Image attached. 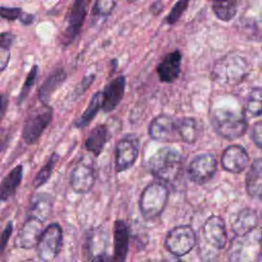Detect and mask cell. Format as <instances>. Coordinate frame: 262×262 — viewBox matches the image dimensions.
I'll return each mask as SVG.
<instances>
[{
    "instance_id": "6da1fadb",
    "label": "cell",
    "mask_w": 262,
    "mask_h": 262,
    "mask_svg": "<svg viewBox=\"0 0 262 262\" xmlns=\"http://www.w3.org/2000/svg\"><path fill=\"white\" fill-rule=\"evenodd\" d=\"M182 158L178 149L164 146L158 149L148 160L147 168L158 179L165 182L174 181L180 174Z\"/></svg>"
},
{
    "instance_id": "7a4b0ae2",
    "label": "cell",
    "mask_w": 262,
    "mask_h": 262,
    "mask_svg": "<svg viewBox=\"0 0 262 262\" xmlns=\"http://www.w3.org/2000/svg\"><path fill=\"white\" fill-rule=\"evenodd\" d=\"M250 70V63L245 57L229 54L216 62L213 77L222 85H236L249 75Z\"/></svg>"
},
{
    "instance_id": "3957f363",
    "label": "cell",
    "mask_w": 262,
    "mask_h": 262,
    "mask_svg": "<svg viewBox=\"0 0 262 262\" xmlns=\"http://www.w3.org/2000/svg\"><path fill=\"white\" fill-rule=\"evenodd\" d=\"M211 122L214 130L223 138L232 140L245 134L248 123L242 113L227 108H218L212 113Z\"/></svg>"
},
{
    "instance_id": "277c9868",
    "label": "cell",
    "mask_w": 262,
    "mask_h": 262,
    "mask_svg": "<svg viewBox=\"0 0 262 262\" xmlns=\"http://www.w3.org/2000/svg\"><path fill=\"white\" fill-rule=\"evenodd\" d=\"M169 196L168 188L161 183H150L147 185L139 199V209L144 219L150 220L164 211Z\"/></svg>"
},
{
    "instance_id": "5b68a950",
    "label": "cell",
    "mask_w": 262,
    "mask_h": 262,
    "mask_svg": "<svg viewBox=\"0 0 262 262\" xmlns=\"http://www.w3.org/2000/svg\"><path fill=\"white\" fill-rule=\"evenodd\" d=\"M195 243L194 230L189 225H178L168 232L164 245L171 254L181 257L189 253L195 246Z\"/></svg>"
},
{
    "instance_id": "8992f818",
    "label": "cell",
    "mask_w": 262,
    "mask_h": 262,
    "mask_svg": "<svg viewBox=\"0 0 262 262\" xmlns=\"http://www.w3.org/2000/svg\"><path fill=\"white\" fill-rule=\"evenodd\" d=\"M52 108L47 105L43 104L42 106L34 110L28 117L25 122L23 128V139L26 143L32 144L35 143L47 126L50 124L52 120Z\"/></svg>"
},
{
    "instance_id": "52a82bcc",
    "label": "cell",
    "mask_w": 262,
    "mask_h": 262,
    "mask_svg": "<svg viewBox=\"0 0 262 262\" xmlns=\"http://www.w3.org/2000/svg\"><path fill=\"white\" fill-rule=\"evenodd\" d=\"M62 245V230L59 224L51 223L42 232L37 245V254L41 261H53Z\"/></svg>"
},
{
    "instance_id": "ba28073f",
    "label": "cell",
    "mask_w": 262,
    "mask_h": 262,
    "mask_svg": "<svg viewBox=\"0 0 262 262\" xmlns=\"http://www.w3.org/2000/svg\"><path fill=\"white\" fill-rule=\"evenodd\" d=\"M139 154V140L133 134H127L120 139L115 149V167L118 172L131 168Z\"/></svg>"
},
{
    "instance_id": "9c48e42d",
    "label": "cell",
    "mask_w": 262,
    "mask_h": 262,
    "mask_svg": "<svg viewBox=\"0 0 262 262\" xmlns=\"http://www.w3.org/2000/svg\"><path fill=\"white\" fill-rule=\"evenodd\" d=\"M217 169V161L214 155L205 152L195 156L187 167V175L190 181L204 184L211 180Z\"/></svg>"
},
{
    "instance_id": "30bf717a",
    "label": "cell",
    "mask_w": 262,
    "mask_h": 262,
    "mask_svg": "<svg viewBox=\"0 0 262 262\" xmlns=\"http://www.w3.org/2000/svg\"><path fill=\"white\" fill-rule=\"evenodd\" d=\"M148 133L152 139L161 142L180 140L178 120H175L168 115H160L156 117L149 124Z\"/></svg>"
},
{
    "instance_id": "8fae6325",
    "label": "cell",
    "mask_w": 262,
    "mask_h": 262,
    "mask_svg": "<svg viewBox=\"0 0 262 262\" xmlns=\"http://www.w3.org/2000/svg\"><path fill=\"white\" fill-rule=\"evenodd\" d=\"M90 1L91 0H74L73 6L67 18L68 26L63 32L62 42L66 45L70 44L80 33Z\"/></svg>"
},
{
    "instance_id": "7c38bea8",
    "label": "cell",
    "mask_w": 262,
    "mask_h": 262,
    "mask_svg": "<svg viewBox=\"0 0 262 262\" xmlns=\"http://www.w3.org/2000/svg\"><path fill=\"white\" fill-rule=\"evenodd\" d=\"M251 232L244 236H237L232 244L230 261L231 262H242L244 255L246 254L249 262H255L259 256L260 251V238L257 232H255L254 237H252Z\"/></svg>"
},
{
    "instance_id": "4fadbf2b",
    "label": "cell",
    "mask_w": 262,
    "mask_h": 262,
    "mask_svg": "<svg viewBox=\"0 0 262 262\" xmlns=\"http://www.w3.org/2000/svg\"><path fill=\"white\" fill-rule=\"evenodd\" d=\"M203 236L205 241L217 250L225 247L227 241L226 228L223 219L219 216H210L203 225Z\"/></svg>"
},
{
    "instance_id": "5bb4252c",
    "label": "cell",
    "mask_w": 262,
    "mask_h": 262,
    "mask_svg": "<svg viewBox=\"0 0 262 262\" xmlns=\"http://www.w3.org/2000/svg\"><path fill=\"white\" fill-rule=\"evenodd\" d=\"M247 150L237 144L227 146L221 156V165L224 170L230 173H241L249 165Z\"/></svg>"
},
{
    "instance_id": "9a60e30c",
    "label": "cell",
    "mask_w": 262,
    "mask_h": 262,
    "mask_svg": "<svg viewBox=\"0 0 262 262\" xmlns=\"http://www.w3.org/2000/svg\"><path fill=\"white\" fill-rule=\"evenodd\" d=\"M42 221L34 217H29L18 231L15 245L21 249H32L38 245L40 236L43 232Z\"/></svg>"
},
{
    "instance_id": "2e32d148",
    "label": "cell",
    "mask_w": 262,
    "mask_h": 262,
    "mask_svg": "<svg viewBox=\"0 0 262 262\" xmlns=\"http://www.w3.org/2000/svg\"><path fill=\"white\" fill-rule=\"evenodd\" d=\"M72 189L77 193L89 192L95 183V172L87 164L80 163L72 171L70 179Z\"/></svg>"
},
{
    "instance_id": "e0dca14e",
    "label": "cell",
    "mask_w": 262,
    "mask_h": 262,
    "mask_svg": "<svg viewBox=\"0 0 262 262\" xmlns=\"http://www.w3.org/2000/svg\"><path fill=\"white\" fill-rule=\"evenodd\" d=\"M126 86V78L119 76L112 80L102 91V110L105 113L114 111L121 102Z\"/></svg>"
},
{
    "instance_id": "ac0fdd59",
    "label": "cell",
    "mask_w": 262,
    "mask_h": 262,
    "mask_svg": "<svg viewBox=\"0 0 262 262\" xmlns=\"http://www.w3.org/2000/svg\"><path fill=\"white\" fill-rule=\"evenodd\" d=\"M181 53L178 50L172 51L165 55L157 68L158 76L162 82L171 83L177 79L181 70Z\"/></svg>"
},
{
    "instance_id": "d6986e66",
    "label": "cell",
    "mask_w": 262,
    "mask_h": 262,
    "mask_svg": "<svg viewBox=\"0 0 262 262\" xmlns=\"http://www.w3.org/2000/svg\"><path fill=\"white\" fill-rule=\"evenodd\" d=\"M129 247V229L123 220L114 224V255L113 262H126Z\"/></svg>"
},
{
    "instance_id": "ffe728a7",
    "label": "cell",
    "mask_w": 262,
    "mask_h": 262,
    "mask_svg": "<svg viewBox=\"0 0 262 262\" xmlns=\"http://www.w3.org/2000/svg\"><path fill=\"white\" fill-rule=\"evenodd\" d=\"M258 225V215L255 210L246 208L238 212L232 222V230L237 236H244L254 231Z\"/></svg>"
},
{
    "instance_id": "44dd1931",
    "label": "cell",
    "mask_w": 262,
    "mask_h": 262,
    "mask_svg": "<svg viewBox=\"0 0 262 262\" xmlns=\"http://www.w3.org/2000/svg\"><path fill=\"white\" fill-rule=\"evenodd\" d=\"M246 189L253 199H262V158L252 163L246 176Z\"/></svg>"
},
{
    "instance_id": "7402d4cb",
    "label": "cell",
    "mask_w": 262,
    "mask_h": 262,
    "mask_svg": "<svg viewBox=\"0 0 262 262\" xmlns=\"http://www.w3.org/2000/svg\"><path fill=\"white\" fill-rule=\"evenodd\" d=\"M51 211L52 199L49 194L37 193L32 198L29 207V217H34L44 222L50 216Z\"/></svg>"
},
{
    "instance_id": "603a6c76",
    "label": "cell",
    "mask_w": 262,
    "mask_h": 262,
    "mask_svg": "<svg viewBox=\"0 0 262 262\" xmlns=\"http://www.w3.org/2000/svg\"><path fill=\"white\" fill-rule=\"evenodd\" d=\"M66 78L67 74L62 69H57L53 71L39 88V99L44 104H46L53 92L63 83Z\"/></svg>"
},
{
    "instance_id": "cb8c5ba5",
    "label": "cell",
    "mask_w": 262,
    "mask_h": 262,
    "mask_svg": "<svg viewBox=\"0 0 262 262\" xmlns=\"http://www.w3.org/2000/svg\"><path fill=\"white\" fill-rule=\"evenodd\" d=\"M107 140V128L105 125H98L93 128L85 141V147L95 157L102 151Z\"/></svg>"
},
{
    "instance_id": "d4e9b609",
    "label": "cell",
    "mask_w": 262,
    "mask_h": 262,
    "mask_svg": "<svg viewBox=\"0 0 262 262\" xmlns=\"http://www.w3.org/2000/svg\"><path fill=\"white\" fill-rule=\"evenodd\" d=\"M23 178V166L18 165L14 167L9 173L3 178L1 182V200L5 202L14 192L19 185Z\"/></svg>"
},
{
    "instance_id": "484cf974",
    "label": "cell",
    "mask_w": 262,
    "mask_h": 262,
    "mask_svg": "<svg viewBox=\"0 0 262 262\" xmlns=\"http://www.w3.org/2000/svg\"><path fill=\"white\" fill-rule=\"evenodd\" d=\"M200 130V125L193 118L185 117L178 120V132L180 140L185 143H194L199 138Z\"/></svg>"
},
{
    "instance_id": "4316f807",
    "label": "cell",
    "mask_w": 262,
    "mask_h": 262,
    "mask_svg": "<svg viewBox=\"0 0 262 262\" xmlns=\"http://www.w3.org/2000/svg\"><path fill=\"white\" fill-rule=\"evenodd\" d=\"M241 0H212V9L215 15L223 20L229 21L237 11Z\"/></svg>"
},
{
    "instance_id": "83f0119b",
    "label": "cell",
    "mask_w": 262,
    "mask_h": 262,
    "mask_svg": "<svg viewBox=\"0 0 262 262\" xmlns=\"http://www.w3.org/2000/svg\"><path fill=\"white\" fill-rule=\"evenodd\" d=\"M100 108H102V92H96L93 94L85 112L75 122L76 127L84 128L89 125Z\"/></svg>"
},
{
    "instance_id": "f1b7e54d",
    "label": "cell",
    "mask_w": 262,
    "mask_h": 262,
    "mask_svg": "<svg viewBox=\"0 0 262 262\" xmlns=\"http://www.w3.org/2000/svg\"><path fill=\"white\" fill-rule=\"evenodd\" d=\"M246 110L254 117L262 116V87H255L250 91L246 101Z\"/></svg>"
},
{
    "instance_id": "f546056e",
    "label": "cell",
    "mask_w": 262,
    "mask_h": 262,
    "mask_svg": "<svg viewBox=\"0 0 262 262\" xmlns=\"http://www.w3.org/2000/svg\"><path fill=\"white\" fill-rule=\"evenodd\" d=\"M58 156L56 154H52L50 159L48 160V162L40 169V171L36 174V177L33 180V185L35 188H38L40 186H42L50 177L52 169L55 165V163L57 162Z\"/></svg>"
},
{
    "instance_id": "4dcf8cb0",
    "label": "cell",
    "mask_w": 262,
    "mask_h": 262,
    "mask_svg": "<svg viewBox=\"0 0 262 262\" xmlns=\"http://www.w3.org/2000/svg\"><path fill=\"white\" fill-rule=\"evenodd\" d=\"M116 6V0H95L92 13L95 16H108Z\"/></svg>"
},
{
    "instance_id": "1f68e13d",
    "label": "cell",
    "mask_w": 262,
    "mask_h": 262,
    "mask_svg": "<svg viewBox=\"0 0 262 262\" xmlns=\"http://www.w3.org/2000/svg\"><path fill=\"white\" fill-rule=\"evenodd\" d=\"M190 0H178L175 5L172 7L170 13L168 14L166 21L169 25H174L178 21V19L181 17L183 12L186 10Z\"/></svg>"
},
{
    "instance_id": "d6a6232c",
    "label": "cell",
    "mask_w": 262,
    "mask_h": 262,
    "mask_svg": "<svg viewBox=\"0 0 262 262\" xmlns=\"http://www.w3.org/2000/svg\"><path fill=\"white\" fill-rule=\"evenodd\" d=\"M37 73H38V66H33V68L31 69V71L29 72V74L27 75V78H26V81L24 83V86L20 90V93H19V96H18V103L20 104L21 101L27 97L28 93L30 92L32 86L34 85L35 81H36V78H37Z\"/></svg>"
},
{
    "instance_id": "836d02e7",
    "label": "cell",
    "mask_w": 262,
    "mask_h": 262,
    "mask_svg": "<svg viewBox=\"0 0 262 262\" xmlns=\"http://www.w3.org/2000/svg\"><path fill=\"white\" fill-rule=\"evenodd\" d=\"M23 11L18 7H5L2 6L0 9V14L3 18L8 20H14L16 18H19Z\"/></svg>"
},
{
    "instance_id": "e575fe53",
    "label": "cell",
    "mask_w": 262,
    "mask_h": 262,
    "mask_svg": "<svg viewBox=\"0 0 262 262\" xmlns=\"http://www.w3.org/2000/svg\"><path fill=\"white\" fill-rule=\"evenodd\" d=\"M252 139L255 144L262 150V121L254 124L252 128Z\"/></svg>"
},
{
    "instance_id": "d590c367",
    "label": "cell",
    "mask_w": 262,
    "mask_h": 262,
    "mask_svg": "<svg viewBox=\"0 0 262 262\" xmlns=\"http://www.w3.org/2000/svg\"><path fill=\"white\" fill-rule=\"evenodd\" d=\"M94 79H95V76H94V75L85 76V77L83 78V80H82V81L78 84V86L76 87L75 93H76L77 95H81L83 92H85V91L89 88V86L93 83Z\"/></svg>"
},
{
    "instance_id": "8d00e7d4",
    "label": "cell",
    "mask_w": 262,
    "mask_h": 262,
    "mask_svg": "<svg viewBox=\"0 0 262 262\" xmlns=\"http://www.w3.org/2000/svg\"><path fill=\"white\" fill-rule=\"evenodd\" d=\"M14 36L10 32H3L0 36V48L4 51H9L10 46L12 45Z\"/></svg>"
},
{
    "instance_id": "74e56055",
    "label": "cell",
    "mask_w": 262,
    "mask_h": 262,
    "mask_svg": "<svg viewBox=\"0 0 262 262\" xmlns=\"http://www.w3.org/2000/svg\"><path fill=\"white\" fill-rule=\"evenodd\" d=\"M12 229H13V226H12V222H8L4 228V230L2 231V235H1V243H2V250H4L9 237L11 236V233H12Z\"/></svg>"
},
{
    "instance_id": "f35d334b",
    "label": "cell",
    "mask_w": 262,
    "mask_h": 262,
    "mask_svg": "<svg viewBox=\"0 0 262 262\" xmlns=\"http://www.w3.org/2000/svg\"><path fill=\"white\" fill-rule=\"evenodd\" d=\"M91 262H113V260H111V258L106 254L101 253V254H98V255L94 256L92 258Z\"/></svg>"
},
{
    "instance_id": "ab89813d",
    "label": "cell",
    "mask_w": 262,
    "mask_h": 262,
    "mask_svg": "<svg viewBox=\"0 0 262 262\" xmlns=\"http://www.w3.org/2000/svg\"><path fill=\"white\" fill-rule=\"evenodd\" d=\"M163 9V3L160 0H157L154 2V4L150 6V11L154 14H159Z\"/></svg>"
},
{
    "instance_id": "60d3db41",
    "label": "cell",
    "mask_w": 262,
    "mask_h": 262,
    "mask_svg": "<svg viewBox=\"0 0 262 262\" xmlns=\"http://www.w3.org/2000/svg\"><path fill=\"white\" fill-rule=\"evenodd\" d=\"M19 20L24 24V25H30L33 20H34V15L32 14H29V13H21L20 17H19Z\"/></svg>"
},
{
    "instance_id": "b9f144b4",
    "label": "cell",
    "mask_w": 262,
    "mask_h": 262,
    "mask_svg": "<svg viewBox=\"0 0 262 262\" xmlns=\"http://www.w3.org/2000/svg\"><path fill=\"white\" fill-rule=\"evenodd\" d=\"M7 102H8V100H7L6 96L3 94V95H2V97H1V113H2V116H3V115H4V113H5Z\"/></svg>"
},
{
    "instance_id": "7bdbcfd3",
    "label": "cell",
    "mask_w": 262,
    "mask_h": 262,
    "mask_svg": "<svg viewBox=\"0 0 262 262\" xmlns=\"http://www.w3.org/2000/svg\"><path fill=\"white\" fill-rule=\"evenodd\" d=\"M25 262H35L34 260H27V261H25Z\"/></svg>"
},
{
    "instance_id": "ee69618b",
    "label": "cell",
    "mask_w": 262,
    "mask_h": 262,
    "mask_svg": "<svg viewBox=\"0 0 262 262\" xmlns=\"http://www.w3.org/2000/svg\"><path fill=\"white\" fill-rule=\"evenodd\" d=\"M128 2H133V1H135V0H127Z\"/></svg>"
},
{
    "instance_id": "f6af8a7d",
    "label": "cell",
    "mask_w": 262,
    "mask_h": 262,
    "mask_svg": "<svg viewBox=\"0 0 262 262\" xmlns=\"http://www.w3.org/2000/svg\"><path fill=\"white\" fill-rule=\"evenodd\" d=\"M148 262H161V261H148Z\"/></svg>"
},
{
    "instance_id": "bcb514c9",
    "label": "cell",
    "mask_w": 262,
    "mask_h": 262,
    "mask_svg": "<svg viewBox=\"0 0 262 262\" xmlns=\"http://www.w3.org/2000/svg\"><path fill=\"white\" fill-rule=\"evenodd\" d=\"M176 262H182V261H176Z\"/></svg>"
}]
</instances>
